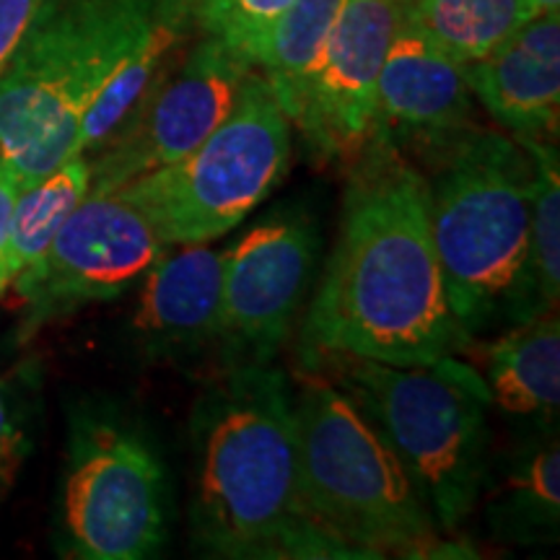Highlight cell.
<instances>
[{
	"label": "cell",
	"instance_id": "obj_1",
	"mask_svg": "<svg viewBox=\"0 0 560 560\" xmlns=\"http://www.w3.org/2000/svg\"><path fill=\"white\" fill-rule=\"evenodd\" d=\"M198 30L195 0H42L0 79V177L16 192L107 140Z\"/></svg>",
	"mask_w": 560,
	"mask_h": 560
},
{
	"label": "cell",
	"instance_id": "obj_2",
	"mask_svg": "<svg viewBox=\"0 0 560 560\" xmlns=\"http://www.w3.org/2000/svg\"><path fill=\"white\" fill-rule=\"evenodd\" d=\"M346 174L338 242L304 314L299 353L340 350L384 363L454 355L470 338L444 289L423 172L374 130Z\"/></svg>",
	"mask_w": 560,
	"mask_h": 560
},
{
	"label": "cell",
	"instance_id": "obj_3",
	"mask_svg": "<svg viewBox=\"0 0 560 560\" xmlns=\"http://www.w3.org/2000/svg\"><path fill=\"white\" fill-rule=\"evenodd\" d=\"M190 454L187 527L198 556L353 558L306 506L291 380L283 369H219L192 405Z\"/></svg>",
	"mask_w": 560,
	"mask_h": 560
},
{
	"label": "cell",
	"instance_id": "obj_4",
	"mask_svg": "<svg viewBox=\"0 0 560 560\" xmlns=\"http://www.w3.org/2000/svg\"><path fill=\"white\" fill-rule=\"evenodd\" d=\"M423 172L450 306L467 338L514 325L529 249L535 161L478 122L402 151Z\"/></svg>",
	"mask_w": 560,
	"mask_h": 560
},
{
	"label": "cell",
	"instance_id": "obj_5",
	"mask_svg": "<svg viewBox=\"0 0 560 560\" xmlns=\"http://www.w3.org/2000/svg\"><path fill=\"white\" fill-rule=\"evenodd\" d=\"M299 366L330 380L397 454L441 532L478 506L488 482L490 389L457 355L384 363L340 350L299 353Z\"/></svg>",
	"mask_w": 560,
	"mask_h": 560
},
{
	"label": "cell",
	"instance_id": "obj_6",
	"mask_svg": "<svg viewBox=\"0 0 560 560\" xmlns=\"http://www.w3.org/2000/svg\"><path fill=\"white\" fill-rule=\"evenodd\" d=\"M291 402L306 506L350 556L475 558L467 542L441 540L397 454L346 392L299 366Z\"/></svg>",
	"mask_w": 560,
	"mask_h": 560
},
{
	"label": "cell",
	"instance_id": "obj_7",
	"mask_svg": "<svg viewBox=\"0 0 560 560\" xmlns=\"http://www.w3.org/2000/svg\"><path fill=\"white\" fill-rule=\"evenodd\" d=\"M172 514L170 465L149 425L120 405H81L70 418L60 482V556L159 558Z\"/></svg>",
	"mask_w": 560,
	"mask_h": 560
},
{
	"label": "cell",
	"instance_id": "obj_8",
	"mask_svg": "<svg viewBox=\"0 0 560 560\" xmlns=\"http://www.w3.org/2000/svg\"><path fill=\"white\" fill-rule=\"evenodd\" d=\"M293 125L252 70L231 115L192 153L120 185L172 244H208L234 231L283 182Z\"/></svg>",
	"mask_w": 560,
	"mask_h": 560
},
{
	"label": "cell",
	"instance_id": "obj_9",
	"mask_svg": "<svg viewBox=\"0 0 560 560\" xmlns=\"http://www.w3.org/2000/svg\"><path fill=\"white\" fill-rule=\"evenodd\" d=\"M170 247L122 187L89 190L45 255L13 278L24 332L94 301L122 296Z\"/></svg>",
	"mask_w": 560,
	"mask_h": 560
},
{
	"label": "cell",
	"instance_id": "obj_10",
	"mask_svg": "<svg viewBox=\"0 0 560 560\" xmlns=\"http://www.w3.org/2000/svg\"><path fill=\"white\" fill-rule=\"evenodd\" d=\"M319 255L317 219L278 210L226 247L215 335L219 369L272 363L299 322Z\"/></svg>",
	"mask_w": 560,
	"mask_h": 560
},
{
	"label": "cell",
	"instance_id": "obj_11",
	"mask_svg": "<svg viewBox=\"0 0 560 560\" xmlns=\"http://www.w3.org/2000/svg\"><path fill=\"white\" fill-rule=\"evenodd\" d=\"M252 70L244 55L202 34L91 159L89 190H112L192 153L231 115Z\"/></svg>",
	"mask_w": 560,
	"mask_h": 560
},
{
	"label": "cell",
	"instance_id": "obj_12",
	"mask_svg": "<svg viewBox=\"0 0 560 560\" xmlns=\"http://www.w3.org/2000/svg\"><path fill=\"white\" fill-rule=\"evenodd\" d=\"M405 0H348L301 89L291 125L312 159L348 170L374 136L376 83Z\"/></svg>",
	"mask_w": 560,
	"mask_h": 560
},
{
	"label": "cell",
	"instance_id": "obj_13",
	"mask_svg": "<svg viewBox=\"0 0 560 560\" xmlns=\"http://www.w3.org/2000/svg\"><path fill=\"white\" fill-rule=\"evenodd\" d=\"M140 278L132 346L151 363H190L215 348L226 249L177 244Z\"/></svg>",
	"mask_w": 560,
	"mask_h": 560
},
{
	"label": "cell",
	"instance_id": "obj_14",
	"mask_svg": "<svg viewBox=\"0 0 560 560\" xmlns=\"http://www.w3.org/2000/svg\"><path fill=\"white\" fill-rule=\"evenodd\" d=\"M472 122L465 66L400 21L376 83L374 130L408 151Z\"/></svg>",
	"mask_w": 560,
	"mask_h": 560
},
{
	"label": "cell",
	"instance_id": "obj_15",
	"mask_svg": "<svg viewBox=\"0 0 560 560\" xmlns=\"http://www.w3.org/2000/svg\"><path fill=\"white\" fill-rule=\"evenodd\" d=\"M472 96L511 138L556 143L560 122V19H529L486 58L465 66Z\"/></svg>",
	"mask_w": 560,
	"mask_h": 560
},
{
	"label": "cell",
	"instance_id": "obj_16",
	"mask_svg": "<svg viewBox=\"0 0 560 560\" xmlns=\"http://www.w3.org/2000/svg\"><path fill=\"white\" fill-rule=\"evenodd\" d=\"M490 402L532 429H558L560 325L558 310L511 325L486 350Z\"/></svg>",
	"mask_w": 560,
	"mask_h": 560
},
{
	"label": "cell",
	"instance_id": "obj_17",
	"mask_svg": "<svg viewBox=\"0 0 560 560\" xmlns=\"http://www.w3.org/2000/svg\"><path fill=\"white\" fill-rule=\"evenodd\" d=\"M486 522L506 545H556L560 532L558 429H532L490 490Z\"/></svg>",
	"mask_w": 560,
	"mask_h": 560
},
{
	"label": "cell",
	"instance_id": "obj_18",
	"mask_svg": "<svg viewBox=\"0 0 560 560\" xmlns=\"http://www.w3.org/2000/svg\"><path fill=\"white\" fill-rule=\"evenodd\" d=\"M532 16L522 0H405L402 21L459 66L486 58Z\"/></svg>",
	"mask_w": 560,
	"mask_h": 560
},
{
	"label": "cell",
	"instance_id": "obj_19",
	"mask_svg": "<svg viewBox=\"0 0 560 560\" xmlns=\"http://www.w3.org/2000/svg\"><path fill=\"white\" fill-rule=\"evenodd\" d=\"M535 161L529 249L514 325L558 310L560 293V170L556 143L516 138Z\"/></svg>",
	"mask_w": 560,
	"mask_h": 560
},
{
	"label": "cell",
	"instance_id": "obj_20",
	"mask_svg": "<svg viewBox=\"0 0 560 560\" xmlns=\"http://www.w3.org/2000/svg\"><path fill=\"white\" fill-rule=\"evenodd\" d=\"M346 5L348 0H293L257 50L255 68L289 117Z\"/></svg>",
	"mask_w": 560,
	"mask_h": 560
},
{
	"label": "cell",
	"instance_id": "obj_21",
	"mask_svg": "<svg viewBox=\"0 0 560 560\" xmlns=\"http://www.w3.org/2000/svg\"><path fill=\"white\" fill-rule=\"evenodd\" d=\"M89 187L91 159L86 153H79L16 195L3 257L5 283L11 285L21 270H26L45 255L68 215L86 198Z\"/></svg>",
	"mask_w": 560,
	"mask_h": 560
},
{
	"label": "cell",
	"instance_id": "obj_22",
	"mask_svg": "<svg viewBox=\"0 0 560 560\" xmlns=\"http://www.w3.org/2000/svg\"><path fill=\"white\" fill-rule=\"evenodd\" d=\"M293 0H195V21L255 66V55Z\"/></svg>",
	"mask_w": 560,
	"mask_h": 560
},
{
	"label": "cell",
	"instance_id": "obj_23",
	"mask_svg": "<svg viewBox=\"0 0 560 560\" xmlns=\"http://www.w3.org/2000/svg\"><path fill=\"white\" fill-rule=\"evenodd\" d=\"M32 452L26 416L9 376H0V503L16 486L21 467Z\"/></svg>",
	"mask_w": 560,
	"mask_h": 560
},
{
	"label": "cell",
	"instance_id": "obj_24",
	"mask_svg": "<svg viewBox=\"0 0 560 560\" xmlns=\"http://www.w3.org/2000/svg\"><path fill=\"white\" fill-rule=\"evenodd\" d=\"M42 0H0V79L16 52L21 37L30 30Z\"/></svg>",
	"mask_w": 560,
	"mask_h": 560
},
{
	"label": "cell",
	"instance_id": "obj_25",
	"mask_svg": "<svg viewBox=\"0 0 560 560\" xmlns=\"http://www.w3.org/2000/svg\"><path fill=\"white\" fill-rule=\"evenodd\" d=\"M16 187L9 185L0 177V293L9 289L3 278V257H5V244H9V231H11V215L13 206H16Z\"/></svg>",
	"mask_w": 560,
	"mask_h": 560
},
{
	"label": "cell",
	"instance_id": "obj_26",
	"mask_svg": "<svg viewBox=\"0 0 560 560\" xmlns=\"http://www.w3.org/2000/svg\"><path fill=\"white\" fill-rule=\"evenodd\" d=\"M527 5L529 16H542V13H558L560 11V0H522Z\"/></svg>",
	"mask_w": 560,
	"mask_h": 560
}]
</instances>
